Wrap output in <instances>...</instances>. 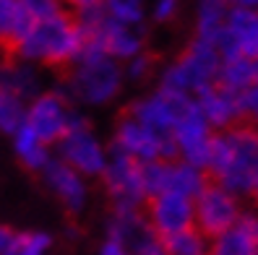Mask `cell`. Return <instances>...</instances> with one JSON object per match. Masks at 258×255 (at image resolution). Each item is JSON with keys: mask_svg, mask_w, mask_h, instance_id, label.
Instances as JSON below:
<instances>
[{"mask_svg": "<svg viewBox=\"0 0 258 255\" xmlns=\"http://www.w3.org/2000/svg\"><path fill=\"white\" fill-rule=\"evenodd\" d=\"M193 206H196V229L206 239L230 232L245 211L242 201L217 183H209L206 190L193 201Z\"/></svg>", "mask_w": 258, "mask_h": 255, "instance_id": "8", "label": "cell"}, {"mask_svg": "<svg viewBox=\"0 0 258 255\" xmlns=\"http://www.w3.org/2000/svg\"><path fill=\"white\" fill-rule=\"evenodd\" d=\"M44 188L52 193V198L66 208L68 214L79 216L81 211H86L92 190H89V180L81 177L79 172H73L71 167H66L63 161L52 159L47 167L39 172Z\"/></svg>", "mask_w": 258, "mask_h": 255, "instance_id": "12", "label": "cell"}, {"mask_svg": "<svg viewBox=\"0 0 258 255\" xmlns=\"http://www.w3.org/2000/svg\"><path fill=\"white\" fill-rule=\"evenodd\" d=\"M86 37L76 26L71 11L57 6L44 16L32 19V26L26 29L21 42L13 47V55L32 63L37 68H60L73 65L84 55Z\"/></svg>", "mask_w": 258, "mask_h": 255, "instance_id": "1", "label": "cell"}, {"mask_svg": "<svg viewBox=\"0 0 258 255\" xmlns=\"http://www.w3.org/2000/svg\"><path fill=\"white\" fill-rule=\"evenodd\" d=\"M32 26L26 0H0V47L13 50Z\"/></svg>", "mask_w": 258, "mask_h": 255, "instance_id": "20", "label": "cell"}, {"mask_svg": "<svg viewBox=\"0 0 258 255\" xmlns=\"http://www.w3.org/2000/svg\"><path fill=\"white\" fill-rule=\"evenodd\" d=\"M193 99H196V110L204 117V123L214 133H224L242 123L240 94H232L214 83V86L204 89V92H199Z\"/></svg>", "mask_w": 258, "mask_h": 255, "instance_id": "13", "label": "cell"}, {"mask_svg": "<svg viewBox=\"0 0 258 255\" xmlns=\"http://www.w3.org/2000/svg\"><path fill=\"white\" fill-rule=\"evenodd\" d=\"M217 86L227 89L232 94H245L248 89L255 86V63L248 57H230L222 60Z\"/></svg>", "mask_w": 258, "mask_h": 255, "instance_id": "22", "label": "cell"}, {"mask_svg": "<svg viewBox=\"0 0 258 255\" xmlns=\"http://www.w3.org/2000/svg\"><path fill=\"white\" fill-rule=\"evenodd\" d=\"M104 6H107V19L112 24L128 26V29H144L149 8L141 0H104Z\"/></svg>", "mask_w": 258, "mask_h": 255, "instance_id": "24", "label": "cell"}, {"mask_svg": "<svg viewBox=\"0 0 258 255\" xmlns=\"http://www.w3.org/2000/svg\"><path fill=\"white\" fill-rule=\"evenodd\" d=\"M13 234H16V229H11V227H6V224H0V255H6V252H8Z\"/></svg>", "mask_w": 258, "mask_h": 255, "instance_id": "32", "label": "cell"}, {"mask_svg": "<svg viewBox=\"0 0 258 255\" xmlns=\"http://www.w3.org/2000/svg\"><path fill=\"white\" fill-rule=\"evenodd\" d=\"M0 92H8L29 104L44 92L42 68L26 63V60H21L16 55L8 60H0Z\"/></svg>", "mask_w": 258, "mask_h": 255, "instance_id": "16", "label": "cell"}, {"mask_svg": "<svg viewBox=\"0 0 258 255\" xmlns=\"http://www.w3.org/2000/svg\"><path fill=\"white\" fill-rule=\"evenodd\" d=\"M248 198H253V203L258 206V167H255V172H253V183H250V196Z\"/></svg>", "mask_w": 258, "mask_h": 255, "instance_id": "33", "label": "cell"}, {"mask_svg": "<svg viewBox=\"0 0 258 255\" xmlns=\"http://www.w3.org/2000/svg\"><path fill=\"white\" fill-rule=\"evenodd\" d=\"M227 11H230V3L224 0H201L196 6V39L214 44V39L227 26Z\"/></svg>", "mask_w": 258, "mask_h": 255, "instance_id": "21", "label": "cell"}, {"mask_svg": "<svg viewBox=\"0 0 258 255\" xmlns=\"http://www.w3.org/2000/svg\"><path fill=\"white\" fill-rule=\"evenodd\" d=\"M50 250H52V234L39 229H24L13 234L6 255H50Z\"/></svg>", "mask_w": 258, "mask_h": 255, "instance_id": "26", "label": "cell"}, {"mask_svg": "<svg viewBox=\"0 0 258 255\" xmlns=\"http://www.w3.org/2000/svg\"><path fill=\"white\" fill-rule=\"evenodd\" d=\"M193 112H196L193 97L172 92V89H164V86H157L154 92L139 97L128 107V115L141 120L151 130L164 133V136H172V130L180 123H185Z\"/></svg>", "mask_w": 258, "mask_h": 255, "instance_id": "6", "label": "cell"}, {"mask_svg": "<svg viewBox=\"0 0 258 255\" xmlns=\"http://www.w3.org/2000/svg\"><path fill=\"white\" fill-rule=\"evenodd\" d=\"M167 255H209V239L199 229H188L183 234L164 239Z\"/></svg>", "mask_w": 258, "mask_h": 255, "instance_id": "27", "label": "cell"}, {"mask_svg": "<svg viewBox=\"0 0 258 255\" xmlns=\"http://www.w3.org/2000/svg\"><path fill=\"white\" fill-rule=\"evenodd\" d=\"M71 16L86 37L102 29V24L107 21V6H104V0H76L71 8Z\"/></svg>", "mask_w": 258, "mask_h": 255, "instance_id": "25", "label": "cell"}, {"mask_svg": "<svg viewBox=\"0 0 258 255\" xmlns=\"http://www.w3.org/2000/svg\"><path fill=\"white\" fill-rule=\"evenodd\" d=\"M73 104L57 92V89H44V92L29 102L26 107V128L39 136L47 146L55 148V143L68 133L71 128Z\"/></svg>", "mask_w": 258, "mask_h": 255, "instance_id": "9", "label": "cell"}, {"mask_svg": "<svg viewBox=\"0 0 258 255\" xmlns=\"http://www.w3.org/2000/svg\"><path fill=\"white\" fill-rule=\"evenodd\" d=\"M102 188L112 203V211H141L146 206L141 164L110 148V161L102 172Z\"/></svg>", "mask_w": 258, "mask_h": 255, "instance_id": "7", "label": "cell"}, {"mask_svg": "<svg viewBox=\"0 0 258 255\" xmlns=\"http://www.w3.org/2000/svg\"><path fill=\"white\" fill-rule=\"evenodd\" d=\"M11 146H13V154H16L21 167H26L29 172H37V175L55 159L52 146H47L39 136H34L26 125L11 138Z\"/></svg>", "mask_w": 258, "mask_h": 255, "instance_id": "19", "label": "cell"}, {"mask_svg": "<svg viewBox=\"0 0 258 255\" xmlns=\"http://www.w3.org/2000/svg\"><path fill=\"white\" fill-rule=\"evenodd\" d=\"M123 86H125L123 65L102 52L84 50V55L66 73L57 92L73 107L76 104L79 107H107L123 94Z\"/></svg>", "mask_w": 258, "mask_h": 255, "instance_id": "2", "label": "cell"}, {"mask_svg": "<svg viewBox=\"0 0 258 255\" xmlns=\"http://www.w3.org/2000/svg\"><path fill=\"white\" fill-rule=\"evenodd\" d=\"M227 34L240 57L258 60V0H237L227 11Z\"/></svg>", "mask_w": 258, "mask_h": 255, "instance_id": "15", "label": "cell"}, {"mask_svg": "<svg viewBox=\"0 0 258 255\" xmlns=\"http://www.w3.org/2000/svg\"><path fill=\"white\" fill-rule=\"evenodd\" d=\"M97 255H133V252L125 245H120V242H115V239L104 237L99 242V247H97Z\"/></svg>", "mask_w": 258, "mask_h": 255, "instance_id": "31", "label": "cell"}, {"mask_svg": "<svg viewBox=\"0 0 258 255\" xmlns=\"http://www.w3.org/2000/svg\"><path fill=\"white\" fill-rule=\"evenodd\" d=\"M211 141H214V130L204 123L199 110L172 130V143H175L177 159L193 164V167H201L204 172H206V161H209V151H211Z\"/></svg>", "mask_w": 258, "mask_h": 255, "instance_id": "14", "label": "cell"}, {"mask_svg": "<svg viewBox=\"0 0 258 255\" xmlns=\"http://www.w3.org/2000/svg\"><path fill=\"white\" fill-rule=\"evenodd\" d=\"M110 148L117 154H123L139 164H151V161H175L177 151L172 136L151 130L149 125H144L141 120H136L133 115H123L117 120V125L112 130V141Z\"/></svg>", "mask_w": 258, "mask_h": 255, "instance_id": "5", "label": "cell"}, {"mask_svg": "<svg viewBox=\"0 0 258 255\" xmlns=\"http://www.w3.org/2000/svg\"><path fill=\"white\" fill-rule=\"evenodd\" d=\"M84 50L102 52V55L112 57L115 63L125 65L136 55L146 52V32L144 29H128V26L112 24L107 19L102 24V29L86 34V47Z\"/></svg>", "mask_w": 258, "mask_h": 255, "instance_id": "11", "label": "cell"}, {"mask_svg": "<svg viewBox=\"0 0 258 255\" xmlns=\"http://www.w3.org/2000/svg\"><path fill=\"white\" fill-rule=\"evenodd\" d=\"M52 151H55L57 161H63L66 167H71L73 172H79L86 180L102 177L104 167H107V161H110V146L94 133L92 120H89L86 112H81L79 107H73L71 128H68L66 136L55 143Z\"/></svg>", "mask_w": 258, "mask_h": 255, "instance_id": "4", "label": "cell"}, {"mask_svg": "<svg viewBox=\"0 0 258 255\" xmlns=\"http://www.w3.org/2000/svg\"><path fill=\"white\" fill-rule=\"evenodd\" d=\"M219 68H222V55L217 52L214 44L193 37L188 47L172 63L159 68V86L196 97L199 92L217 83Z\"/></svg>", "mask_w": 258, "mask_h": 255, "instance_id": "3", "label": "cell"}, {"mask_svg": "<svg viewBox=\"0 0 258 255\" xmlns=\"http://www.w3.org/2000/svg\"><path fill=\"white\" fill-rule=\"evenodd\" d=\"M209 255H258V214L242 211L230 232L209 239Z\"/></svg>", "mask_w": 258, "mask_h": 255, "instance_id": "17", "label": "cell"}, {"mask_svg": "<svg viewBox=\"0 0 258 255\" xmlns=\"http://www.w3.org/2000/svg\"><path fill=\"white\" fill-rule=\"evenodd\" d=\"M157 70H159L157 57H154V55H149V50L141 52V55H136L133 60H128V63L123 65L125 81H133V83H144V81H149Z\"/></svg>", "mask_w": 258, "mask_h": 255, "instance_id": "28", "label": "cell"}, {"mask_svg": "<svg viewBox=\"0 0 258 255\" xmlns=\"http://www.w3.org/2000/svg\"><path fill=\"white\" fill-rule=\"evenodd\" d=\"M211 183L209 175L201 167H193L188 161H167V183H164V193H175L183 196L188 201H196L206 190V185Z\"/></svg>", "mask_w": 258, "mask_h": 255, "instance_id": "18", "label": "cell"}, {"mask_svg": "<svg viewBox=\"0 0 258 255\" xmlns=\"http://www.w3.org/2000/svg\"><path fill=\"white\" fill-rule=\"evenodd\" d=\"M240 102H242V123L258 128V86L240 94Z\"/></svg>", "mask_w": 258, "mask_h": 255, "instance_id": "30", "label": "cell"}, {"mask_svg": "<svg viewBox=\"0 0 258 255\" xmlns=\"http://www.w3.org/2000/svg\"><path fill=\"white\" fill-rule=\"evenodd\" d=\"M255 86H258V60H255Z\"/></svg>", "mask_w": 258, "mask_h": 255, "instance_id": "34", "label": "cell"}, {"mask_svg": "<svg viewBox=\"0 0 258 255\" xmlns=\"http://www.w3.org/2000/svg\"><path fill=\"white\" fill-rule=\"evenodd\" d=\"M26 107L29 104L8 92H0V136L13 138L26 125Z\"/></svg>", "mask_w": 258, "mask_h": 255, "instance_id": "23", "label": "cell"}, {"mask_svg": "<svg viewBox=\"0 0 258 255\" xmlns=\"http://www.w3.org/2000/svg\"><path fill=\"white\" fill-rule=\"evenodd\" d=\"M177 11H180L177 0H157V3L149 8V16L154 19L157 24H170V21H175Z\"/></svg>", "mask_w": 258, "mask_h": 255, "instance_id": "29", "label": "cell"}, {"mask_svg": "<svg viewBox=\"0 0 258 255\" xmlns=\"http://www.w3.org/2000/svg\"><path fill=\"white\" fill-rule=\"evenodd\" d=\"M144 208H146L144 214L149 219V227L154 229V234L159 239L196 229V206H193V201H188L183 196L164 193V196L149 198Z\"/></svg>", "mask_w": 258, "mask_h": 255, "instance_id": "10", "label": "cell"}]
</instances>
